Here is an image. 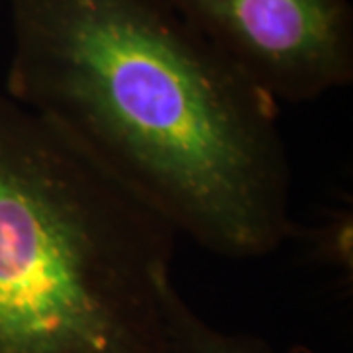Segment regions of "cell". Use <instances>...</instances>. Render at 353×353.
<instances>
[{"mask_svg": "<svg viewBox=\"0 0 353 353\" xmlns=\"http://www.w3.org/2000/svg\"><path fill=\"white\" fill-rule=\"evenodd\" d=\"M353 218L352 212L338 210L310 230V243L316 255L341 273H352L353 265Z\"/></svg>", "mask_w": 353, "mask_h": 353, "instance_id": "5b68a950", "label": "cell"}, {"mask_svg": "<svg viewBox=\"0 0 353 353\" xmlns=\"http://www.w3.org/2000/svg\"><path fill=\"white\" fill-rule=\"evenodd\" d=\"M277 102H306L353 77L347 0H167Z\"/></svg>", "mask_w": 353, "mask_h": 353, "instance_id": "3957f363", "label": "cell"}, {"mask_svg": "<svg viewBox=\"0 0 353 353\" xmlns=\"http://www.w3.org/2000/svg\"><path fill=\"white\" fill-rule=\"evenodd\" d=\"M165 314L179 353H275L255 338L210 326L181 296L173 281L165 289Z\"/></svg>", "mask_w": 353, "mask_h": 353, "instance_id": "277c9868", "label": "cell"}, {"mask_svg": "<svg viewBox=\"0 0 353 353\" xmlns=\"http://www.w3.org/2000/svg\"><path fill=\"white\" fill-rule=\"evenodd\" d=\"M4 2V90L176 236L228 259L292 236L279 102L167 0Z\"/></svg>", "mask_w": 353, "mask_h": 353, "instance_id": "6da1fadb", "label": "cell"}, {"mask_svg": "<svg viewBox=\"0 0 353 353\" xmlns=\"http://www.w3.org/2000/svg\"><path fill=\"white\" fill-rule=\"evenodd\" d=\"M175 240L0 85V353H179Z\"/></svg>", "mask_w": 353, "mask_h": 353, "instance_id": "7a4b0ae2", "label": "cell"}, {"mask_svg": "<svg viewBox=\"0 0 353 353\" xmlns=\"http://www.w3.org/2000/svg\"><path fill=\"white\" fill-rule=\"evenodd\" d=\"M0 2H2V0H0Z\"/></svg>", "mask_w": 353, "mask_h": 353, "instance_id": "8992f818", "label": "cell"}]
</instances>
